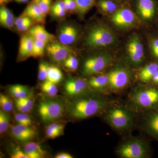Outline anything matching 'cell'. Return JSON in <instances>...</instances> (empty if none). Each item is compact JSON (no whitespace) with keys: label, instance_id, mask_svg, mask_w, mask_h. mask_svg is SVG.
<instances>
[{"label":"cell","instance_id":"obj_3","mask_svg":"<svg viewBox=\"0 0 158 158\" xmlns=\"http://www.w3.org/2000/svg\"><path fill=\"white\" fill-rule=\"evenodd\" d=\"M64 106L61 102L56 100H49L41 102L38 107V113L44 122L49 123L62 117Z\"/></svg>","mask_w":158,"mask_h":158},{"label":"cell","instance_id":"obj_43","mask_svg":"<svg viewBox=\"0 0 158 158\" xmlns=\"http://www.w3.org/2000/svg\"><path fill=\"white\" fill-rule=\"evenodd\" d=\"M56 158H72L73 157L69 154L66 152H62L58 154L55 156Z\"/></svg>","mask_w":158,"mask_h":158},{"label":"cell","instance_id":"obj_4","mask_svg":"<svg viewBox=\"0 0 158 158\" xmlns=\"http://www.w3.org/2000/svg\"><path fill=\"white\" fill-rule=\"evenodd\" d=\"M111 62V57L108 54H100L88 58L82 69V73L85 76L98 73L107 67Z\"/></svg>","mask_w":158,"mask_h":158},{"label":"cell","instance_id":"obj_39","mask_svg":"<svg viewBox=\"0 0 158 158\" xmlns=\"http://www.w3.org/2000/svg\"><path fill=\"white\" fill-rule=\"evenodd\" d=\"M15 104L16 108L21 113H28L31 111V110L28 108L22 102H21L18 99L15 100Z\"/></svg>","mask_w":158,"mask_h":158},{"label":"cell","instance_id":"obj_24","mask_svg":"<svg viewBox=\"0 0 158 158\" xmlns=\"http://www.w3.org/2000/svg\"><path fill=\"white\" fill-rule=\"evenodd\" d=\"M50 12L56 18H62L65 17L67 12L63 0H57L52 5Z\"/></svg>","mask_w":158,"mask_h":158},{"label":"cell","instance_id":"obj_21","mask_svg":"<svg viewBox=\"0 0 158 158\" xmlns=\"http://www.w3.org/2000/svg\"><path fill=\"white\" fill-rule=\"evenodd\" d=\"M158 70V65L156 63H152L142 69L139 73L141 81L146 82L152 79L156 72Z\"/></svg>","mask_w":158,"mask_h":158},{"label":"cell","instance_id":"obj_28","mask_svg":"<svg viewBox=\"0 0 158 158\" xmlns=\"http://www.w3.org/2000/svg\"><path fill=\"white\" fill-rule=\"evenodd\" d=\"M99 8L105 13L115 12L117 9L116 4L111 0H100L98 3Z\"/></svg>","mask_w":158,"mask_h":158},{"label":"cell","instance_id":"obj_2","mask_svg":"<svg viewBox=\"0 0 158 158\" xmlns=\"http://www.w3.org/2000/svg\"><path fill=\"white\" fill-rule=\"evenodd\" d=\"M116 37L106 26L96 25L90 28L85 39L86 46L92 48L106 47L114 44Z\"/></svg>","mask_w":158,"mask_h":158},{"label":"cell","instance_id":"obj_26","mask_svg":"<svg viewBox=\"0 0 158 158\" xmlns=\"http://www.w3.org/2000/svg\"><path fill=\"white\" fill-rule=\"evenodd\" d=\"M77 5V12L83 15L88 12L94 6L95 0H75Z\"/></svg>","mask_w":158,"mask_h":158},{"label":"cell","instance_id":"obj_27","mask_svg":"<svg viewBox=\"0 0 158 158\" xmlns=\"http://www.w3.org/2000/svg\"><path fill=\"white\" fill-rule=\"evenodd\" d=\"M47 44L41 40L35 39L31 57L37 58L42 57L46 50Z\"/></svg>","mask_w":158,"mask_h":158},{"label":"cell","instance_id":"obj_30","mask_svg":"<svg viewBox=\"0 0 158 158\" xmlns=\"http://www.w3.org/2000/svg\"><path fill=\"white\" fill-rule=\"evenodd\" d=\"M56 85L48 81H45L41 85V90L49 96H56L58 91Z\"/></svg>","mask_w":158,"mask_h":158},{"label":"cell","instance_id":"obj_8","mask_svg":"<svg viewBox=\"0 0 158 158\" xmlns=\"http://www.w3.org/2000/svg\"><path fill=\"white\" fill-rule=\"evenodd\" d=\"M133 101L141 107H152L158 103V90L154 89L139 90L134 94Z\"/></svg>","mask_w":158,"mask_h":158},{"label":"cell","instance_id":"obj_37","mask_svg":"<svg viewBox=\"0 0 158 158\" xmlns=\"http://www.w3.org/2000/svg\"><path fill=\"white\" fill-rule=\"evenodd\" d=\"M63 134V132L54 130L48 126L46 129V135L48 138L50 139H55L58 138L59 136L62 135Z\"/></svg>","mask_w":158,"mask_h":158},{"label":"cell","instance_id":"obj_31","mask_svg":"<svg viewBox=\"0 0 158 158\" xmlns=\"http://www.w3.org/2000/svg\"><path fill=\"white\" fill-rule=\"evenodd\" d=\"M63 64L64 67L67 70L71 72L75 71L78 67V60L76 57L71 55L65 59Z\"/></svg>","mask_w":158,"mask_h":158},{"label":"cell","instance_id":"obj_5","mask_svg":"<svg viewBox=\"0 0 158 158\" xmlns=\"http://www.w3.org/2000/svg\"><path fill=\"white\" fill-rule=\"evenodd\" d=\"M106 118L113 127L118 130L128 128L132 122L131 115L127 110L119 108L110 110L107 114Z\"/></svg>","mask_w":158,"mask_h":158},{"label":"cell","instance_id":"obj_13","mask_svg":"<svg viewBox=\"0 0 158 158\" xmlns=\"http://www.w3.org/2000/svg\"><path fill=\"white\" fill-rule=\"evenodd\" d=\"M34 40L35 39L29 34L21 37L18 56L19 61H24L31 57Z\"/></svg>","mask_w":158,"mask_h":158},{"label":"cell","instance_id":"obj_45","mask_svg":"<svg viewBox=\"0 0 158 158\" xmlns=\"http://www.w3.org/2000/svg\"><path fill=\"white\" fill-rule=\"evenodd\" d=\"M11 0H0V4L1 6H5V5L9 2Z\"/></svg>","mask_w":158,"mask_h":158},{"label":"cell","instance_id":"obj_47","mask_svg":"<svg viewBox=\"0 0 158 158\" xmlns=\"http://www.w3.org/2000/svg\"><path fill=\"white\" fill-rule=\"evenodd\" d=\"M34 2H36L38 3L39 2V0H34Z\"/></svg>","mask_w":158,"mask_h":158},{"label":"cell","instance_id":"obj_10","mask_svg":"<svg viewBox=\"0 0 158 158\" xmlns=\"http://www.w3.org/2000/svg\"><path fill=\"white\" fill-rule=\"evenodd\" d=\"M127 48L130 59L133 63L138 64L142 62L144 57V47L138 35L134 34L130 37Z\"/></svg>","mask_w":158,"mask_h":158},{"label":"cell","instance_id":"obj_33","mask_svg":"<svg viewBox=\"0 0 158 158\" xmlns=\"http://www.w3.org/2000/svg\"><path fill=\"white\" fill-rule=\"evenodd\" d=\"M9 124V117L6 112L0 110V133L2 134L8 130Z\"/></svg>","mask_w":158,"mask_h":158},{"label":"cell","instance_id":"obj_17","mask_svg":"<svg viewBox=\"0 0 158 158\" xmlns=\"http://www.w3.org/2000/svg\"><path fill=\"white\" fill-rule=\"evenodd\" d=\"M22 15L30 17L34 22L40 24L45 23L46 17L44 15L38 3L34 1L27 6Z\"/></svg>","mask_w":158,"mask_h":158},{"label":"cell","instance_id":"obj_20","mask_svg":"<svg viewBox=\"0 0 158 158\" xmlns=\"http://www.w3.org/2000/svg\"><path fill=\"white\" fill-rule=\"evenodd\" d=\"M24 151L29 158H44L47 153L38 143L34 142L26 143Z\"/></svg>","mask_w":158,"mask_h":158},{"label":"cell","instance_id":"obj_9","mask_svg":"<svg viewBox=\"0 0 158 158\" xmlns=\"http://www.w3.org/2000/svg\"><path fill=\"white\" fill-rule=\"evenodd\" d=\"M109 84L114 90H120L125 88L129 82V71L122 67H117L111 71L108 75Z\"/></svg>","mask_w":158,"mask_h":158},{"label":"cell","instance_id":"obj_22","mask_svg":"<svg viewBox=\"0 0 158 158\" xmlns=\"http://www.w3.org/2000/svg\"><path fill=\"white\" fill-rule=\"evenodd\" d=\"M108 84H109V77L105 75L91 77L88 81V84L90 87L96 90L103 89Z\"/></svg>","mask_w":158,"mask_h":158},{"label":"cell","instance_id":"obj_40","mask_svg":"<svg viewBox=\"0 0 158 158\" xmlns=\"http://www.w3.org/2000/svg\"><path fill=\"white\" fill-rule=\"evenodd\" d=\"M11 158H29L28 156L24 151H22L19 148L15 149L11 156Z\"/></svg>","mask_w":158,"mask_h":158},{"label":"cell","instance_id":"obj_25","mask_svg":"<svg viewBox=\"0 0 158 158\" xmlns=\"http://www.w3.org/2000/svg\"><path fill=\"white\" fill-rule=\"evenodd\" d=\"M10 93L16 99L29 97L30 92L25 86L19 85H12L9 88Z\"/></svg>","mask_w":158,"mask_h":158},{"label":"cell","instance_id":"obj_18","mask_svg":"<svg viewBox=\"0 0 158 158\" xmlns=\"http://www.w3.org/2000/svg\"><path fill=\"white\" fill-rule=\"evenodd\" d=\"M28 34L34 39L41 40L47 44L53 41L55 39L54 35L48 32L40 24L32 26L28 31Z\"/></svg>","mask_w":158,"mask_h":158},{"label":"cell","instance_id":"obj_44","mask_svg":"<svg viewBox=\"0 0 158 158\" xmlns=\"http://www.w3.org/2000/svg\"><path fill=\"white\" fill-rule=\"evenodd\" d=\"M152 79L154 83H156L158 80V70L157 71L156 73H155Z\"/></svg>","mask_w":158,"mask_h":158},{"label":"cell","instance_id":"obj_35","mask_svg":"<svg viewBox=\"0 0 158 158\" xmlns=\"http://www.w3.org/2000/svg\"><path fill=\"white\" fill-rule=\"evenodd\" d=\"M49 65L45 62L40 63L38 67V78L40 81H45L47 78Z\"/></svg>","mask_w":158,"mask_h":158},{"label":"cell","instance_id":"obj_1","mask_svg":"<svg viewBox=\"0 0 158 158\" xmlns=\"http://www.w3.org/2000/svg\"><path fill=\"white\" fill-rule=\"evenodd\" d=\"M103 100L95 98H81L73 102L69 106V113L73 118L84 119L97 114L106 107Z\"/></svg>","mask_w":158,"mask_h":158},{"label":"cell","instance_id":"obj_36","mask_svg":"<svg viewBox=\"0 0 158 158\" xmlns=\"http://www.w3.org/2000/svg\"><path fill=\"white\" fill-rule=\"evenodd\" d=\"M52 1V0H39L37 3L45 17L50 11Z\"/></svg>","mask_w":158,"mask_h":158},{"label":"cell","instance_id":"obj_15","mask_svg":"<svg viewBox=\"0 0 158 158\" xmlns=\"http://www.w3.org/2000/svg\"><path fill=\"white\" fill-rule=\"evenodd\" d=\"M11 133L19 141L27 142L32 140L36 135L35 131L30 126L18 124L11 128Z\"/></svg>","mask_w":158,"mask_h":158},{"label":"cell","instance_id":"obj_34","mask_svg":"<svg viewBox=\"0 0 158 158\" xmlns=\"http://www.w3.org/2000/svg\"><path fill=\"white\" fill-rule=\"evenodd\" d=\"M15 118L19 124L30 126L32 125V121L30 116L27 113H15Z\"/></svg>","mask_w":158,"mask_h":158},{"label":"cell","instance_id":"obj_14","mask_svg":"<svg viewBox=\"0 0 158 158\" xmlns=\"http://www.w3.org/2000/svg\"><path fill=\"white\" fill-rule=\"evenodd\" d=\"M86 82L83 79L73 78L69 79L64 85L65 93L69 96H73L83 93L87 88Z\"/></svg>","mask_w":158,"mask_h":158},{"label":"cell","instance_id":"obj_7","mask_svg":"<svg viewBox=\"0 0 158 158\" xmlns=\"http://www.w3.org/2000/svg\"><path fill=\"white\" fill-rule=\"evenodd\" d=\"M46 51L49 56L54 62L63 63L70 55H72V49L68 46L64 45L59 41H53L47 46Z\"/></svg>","mask_w":158,"mask_h":158},{"label":"cell","instance_id":"obj_29","mask_svg":"<svg viewBox=\"0 0 158 158\" xmlns=\"http://www.w3.org/2000/svg\"><path fill=\"white\" fill-rule=\"evenodd\" d=\"M147 126L150 131L158 137V112L150 116L148 120Z\"/></svg>","mask_w":158,"mask_h":158},{"label":"cell","instance_id":"obj_12","mask_svg":"<svg viewBox=\"0 0 158 158\" xmlns=\"http://www.w3.org/2000/svg\"><path fill=\"white\" fill-rule=\"evenodd\" d=\"M112 22L119 27H128L134 24L135 17L131 10L126 8L116 10L112 19Z\"/></svg>","mask_w":158,"mask_h":158},{"label":"cell","instance_id":"obj_16","mask_svg":"<svg viewBox=\"0 0 158 158\" xmlns=\"http://www.w3.org/2000/svg\"><path fill=\"white\" fill-rule=\"evenodd\" d=\"M156 7L154 0H137L138 13L144 19L152 18L155 13Z\"/></svg>","mask_w":158,"mask_h":158},{"label":"cell","instance_id":"obj_6","mask_svg":"<svg viewBox=\"0 0 158 158\" xmlns=\"http://www.w3.org/2000/svg\"><path fill=\"white\" fill-rule=\"evenodd\" d=\"M118 154L124 158H143L147 154L146 145L140 140L128 141L121 145L118 150Z\"/></svg>","mask_w":158,"mask_h":158},{"label":"cell","instance_id":"obj_38","mask_svg":"<svg viewBox=\"0 0 158 158\" xmlns=\"http://www.w3.org/2000/svg\"><path fill=\"white\" fill-rule=\"evenodd\" d=\"M67 12L77 11V5L75 0H63Z\"/></svg>","mask_w":158,"mask_h":158},{"label":"cell","instance_id":"obj_11","mask_svg":"<svg viewBox=\"0 0 158 158\" xmlns=\"http://www.w3.org/2000/svg\"><path fill=\"white\" fill-rule=\"evenodd\" d=\"M79 34L78 29L76 26L72 24H65L59 28L58 34L59 41L69 46L76 42Z\"/></svg>","mask_w":158,"mask_h":158},{"label":"cell","instance_id":"obj_19","mask_svg":"<svg viewBox=\"0 0 158 158\" xmlns=\"http://www.w3.org/2000/svg\"><path fill=\"white\" fill-rule=\"evenodd\" d=\"M16 19L10 9L5 6H1L0 9V23L1 26L7 29L12 28L15 26Z\"/></svg>","mask_w":158,"mask_h":158},{"label":"cell","instance_id":"obj_48","mask_svg":"<svg viewBox=\"0 0 158 158\" xmlns=\"http://www.w3.org/2000/svg\"><path fill=\"white\" fill-rule=\"evenodd\" d=\"M156 83H158V80L157 81V82H156Z\"/></svg>","mask_w":158,"mask_h":158},{"label":"cell","instance_id":"obj_42","mask_svg":"<svg viewBox=\"0 0 158 158\" xmlns=\"http://www.w3.org/2000/svg\"><path fill=\"white\" fill-rule=\"evenodd\" d=\"M152 51L153 54L157 58H158V39L154 40L151 43Z\"/></svg>","mask_w":158,"mask_h":158},{"label":"cell","instance_id":"obj_32","mask_svg":"<svg viewBox=\"0 0 158 158\" xmlns=\"http://www.w3.org/2000/svg\"><path fill=\"white\" fill-rule=\"evenodd\" d=\"M0 106L2 110L6 113L11 112L13 109V104L11 100L2 94H0Z\"/></svg>","mask_w":158,"mask_h":158},{"label":"cell","instance_id":"obj_41","mask_svg":"<svg viewBox=\"0 0 158 158\" xmlns=\"http://www.w3.org/2000/svg\"><path fill=\"white\" fill-rule=\"evenodd\" d=\"M21 102H22L24 104L26 105L28 108H29L31 110L33 106H34V102L33 100L30 98L29 97L24 98H19Z\"/></svg>","mask_w":158,"mask_h":158},{"label":"cell","instance_id":"obj_46","mask_svg":"<svg viewBox=\"0 0 158 158\" xmlns=\"http://www.w3.org/2000/svg\"><path fill=\"white\" fill-rule=\"evenodd\" d=\"M14 1L18 3H26L28 2L29 0H14Z\"/></svg>","mask_w":158,"mask_h":158},{"label":"cell","instance_id":"obj_23","mask_svg":"<svg viewBox=\"0 0 158 158\" xmlns=\"http://www.w3.org/2000/svg\"><path fill=\"white\" fill-rule=\"evenodd\" d=\"M62 78L63 74L58 67L54 65H49L46 81L56 85L62 81Z\"/></svg>","mask_w":158,"mask_h":158}]
</instances>
